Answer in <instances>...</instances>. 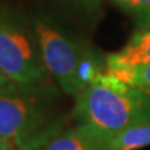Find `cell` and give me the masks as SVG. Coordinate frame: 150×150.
Instances as JSON below:
<instances>
[{"label": "cell", "mask_w": 150, "mask_h": 150, "mask_svg": "<svg viewBox=\"0 0 150 150\" xmlns=\"http://www.w3.org/2000/svg\"><path fill=\"white\" fill-rule=\"evenodd\" d=\"M69 116L55 103L48 84L0 88V138L18 150H34L63 131Z\"/></svg>", "instance_id": "1"}, {"label": "cell", "mask_w": 150, "mask_h": 150, "mask_svg": "<svg viewBox=\"0 0 150 150\" xmlns=\"http://www.w3.org/2000/svg\"><path fill=\"white\" fill-rule=\"evenodd\" d=\"M70 118L109 140L129 126L150 119V95L104 73L74 96Z\"/></svg>", "instance_id": "2"}, {"label": "cell", "mask_w": 150, "mask_h": 150, "mask_svg": "<svg viewBox=\"0 0 150 150\" xmlns=\"http://www.w3.org/2000/svg\"><path fill=\"white\" fill-rule=\"evenodd\" d=\"M31 24L45 68L67 95L75 96L105 73V59L53 19L38 15Z\"/></svg>", "instance_id": "3"}, {"label": "cell", "mask_w": 150, "mask_h": 150, "mask_svg": "<svg viewBox=\"0 0 150 150\" xmlns=\"http://www.w3.org/2000/svg\"><path fill=\"white\" fill-rule=\"evenodd\" d=\"M0 71L23 86L45 85L49 73L31 23L0 8Z\"/></svg>", "instance_id": "4"}, {"label": "cell", "mask_w": 150, "mask_h": 150, "mask_svg": "<svg viewBox=\"0 0 150 150\" xmlns=\"http://www.w3.org/2000/svg\"><path fill=\"white\" fill-rule=\"evenodd\" d=\"M108 138L84 124H75L71 128L49 139L34 150H105Z\"/></svg>", "instance_id": "5"}, {"label": "cell", "mask_w": 150, "mask_h": 150, "mask_svg": "<svg viewBox=\"0 0 150 150\" xmlns=\"http://www.w3.org/2000/svg\"><path fill=\"white\" fill-rule=\"evenodd\" d=\"M150 60V26L140 28L118 53L105 58V70L133 67Z\"/></svg>", "instance_id": "6"}, {"label": "cell", "mask_w": 150, "mask_h": 150, "mask_svg": "<svg viewBox=\"0 0 150 150\" xmlns=\"http://www.w3.org/2000/svg\"><path fill=\"white\" fill-rule=\"evenodd\" d=\"M150 146V119L137 123L111 137L105 150H137Z\"/></svg>", "instance_id": "7"}, {"label": "cell", "mask_w": 150, "mask_h": 150, "mask_svg": "<svg viewBox=\"0 0 150 150\" xmlns=\"http://www.w3.org/2000/svg\"><path fill=\"white\" fill-rule=\"evenodd\" d=\"M105 73L150 95V60L128 68L105 70Z\"/></svg>", "instance_id": "8"}, {"label": "cell", "mask_w": 150, "mask_h": 150, "mask_svg": "<svg viewBox=\"0 0 150 150\" xmlns=\"http://www.w3.org/2000/svg\"><path fill=\"white\" fill-rule=\"evenodd\" d=\"M124 11L130 14L140 28L150 26V0H112Z\"/></svg>", "instance_id": "9"}, {"label": "cell", "mask_w": 150, "mask_h": 150, "mask_svg": "<svg viewBox=\"0 0 150 150\" xmlns=\"http://www.w3.org/2000/svg\"><path fill=\"white\" fill-rule=\"evenodd\" d=\"M0 150H18V149L14 148L10 143L6 142L5 139L0 138Z\"/></svg>", "instance_id": "10"}, {"label": "cell", "mask_w": 150, "mask_h": 150, "mask_svg": "<svg viewBox=\"0 0 150 150\" xmlns=\"http://www.w3.org/2000/svg\"><path fill=\"white\" fill-rule=\"evenodd\" d=\"M78 1H80L81 4H84V5H86L88 8H95L99 5V3H100V0H78Z\"/></svg>", "instance_id": "11"}, {"label": "cell", "mask_w": 150, "mask_h": 150, "mask_svg": "<svg viewBox=\"0 0 150 150\" xmlns=\"http://www.w3.org/2000/svg\"><path fill=\"white\" fill-rule=\"evenodd\" d=\"M10 83H13V81H10L9 79L4 75L1 71H0V88L1 86H5V85H8V84H10Z\"/></svg>", "instance_id": "12"}]
</instances>
